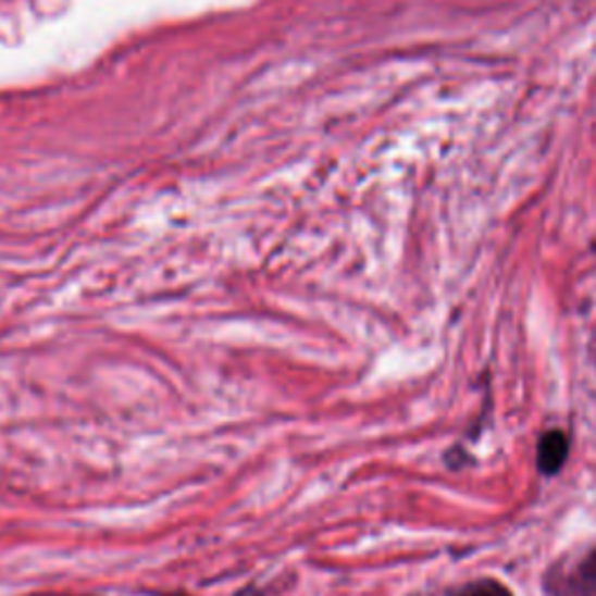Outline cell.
Returning <instances> with one entry per match:
<instances>
[{
	"instance_id": "1",
	"label": "cell",
	"mask_w": 596,
	"mask_h": 596,
	"mask_svg": "<svg viewBox=\"0 0 596 596\" xmlns=\"http://www.w3.org/2000/svg\"><path fill=\"white\" fill-rule=\"evenodd\" d=\"M569 457V440L561 432H548L538 440V471L555 475L561 471Z\"/></svg>"
},
{
	"instance_id": "2",
	"label": "cell",
	"mask_w": 596,
	"mask_h": 596,
	"mask_svg": "<svg viewBox=\"0 0 596 596\" xmlns=\"http://www.w3.org/2000/svg\"><path fill=\"white\" fill-rule=\"evenodd\" d=\"M463 596H510V592L496 583H483Z\"/></svg>"
},
{
	"instance_id": "3",
	"label": "cell",
	"mask_w": 596,
	"mask_h": 596,
	"mask_svg": "<svg viewBox=\"0 0 596 596\" xmlns=\"http://www.w3.org/2000/svg\"><path fill=\"white\" fill-rule=\"evenodd\" d=\"M587 569H589V575H592V578H596V555L587 561Z\"/></svg>"
}]
</instances>
